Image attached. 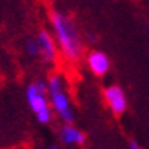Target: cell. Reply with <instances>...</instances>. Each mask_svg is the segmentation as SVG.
Returning a JSON list of instances; mask_svg holds the SVG:
<instances>
[{
  "instance_id": "1",
  "label": "cell",
  "mask_w": 149,
  "mask_h": 149,
  "mask_svg": "<svg viewBox=\"0 0 149 149\" xmlns=\"http://www.w3.org/2000/svg\"><path fill=\"white\" fill-rule=\"evenodd\" d=\"M50 22L55 33V41L63 55L69 61H78L82 55L84 46L72 20L58 11H53L50 14Z\"/></svg>"
},
{
  "instance_id": "9",
  "label": "cell",
  "mask_w": 149,
  "mask_h": 149,
  "mask_svg": "<svg viewBox=\"0 0 149 149\" xmlns=\"http://www.w3.org/2000/svg\"><path fill=\"white\" fill-rule=\"evenodd\" d=\"M130 148H131V149H139L140 145H139L135 140H131V141H130Z\"/></svg>"
},
{
  "instance_id": "7",
  "label": "cell",
  "mask_w": 149,
  "mask_h": 149,
  "mask_svg": "<svg viewBox=\"0 0 149 149\" xmlns=\"http://www.w3.org/2000/svg\"><path fill=\"white\" fill-rule=\"evenodd\" d=\"M59 140L63 145L67 146H73V145L82 146L87 141V135L81 130H78L76 126H73L72 123H65L59 131Z\"/></svg>"
},
{
  "instance_id": "3",
  "label": "cell",
  "mask_w": 149,
  "mask_h": 149,
  "mask_svg": "<svg viewBox=\"0 0 149 149\" xmlns=\"http://www.w3.org/2000/svg\"><path fill=\"white\" fill-rule=\"evenodd\" d=\"M47 96L50 97V104H52V110L55 111L59 119L64 122V123H73L74 120V113L70 104L69 94L65 93L64 88L56 90V91H50L47 93Z\"/></svg>"
},
{
  "instance_id": "2",
  "label": "cell",
  "mask_w": 149,
  "mask_h": 149,
  "mask_svg": "<svg viewBox=\"0 0 149 149\" xmlns=\"http://www.w3.org/2000/svg\"><path fill=\"white\" fill-rule=\"evenodd\" d=\"M26 100H28L33 114L49 110L50 104H49V99H47V84L43 82V81L32 82L26 88Z\"/></svg>"
},
{
  "instance_id": "5",
  "label": "cell",
  "mask_w": 149,
  "mask_h": 149,
  "mask_svg": "<svg viewBox=\"0 0 149 149\" xmlns=\"http://www.w3.org/2000/svg\"><path fill=\"white\" fill-rule=\"evenodd\" d=\"M37 44H38V50L41 55L44 63H55L56 59V43L52 38V35L47 31H40L37 35Z\"/></svg>"
},
{
  "instance_id": "8",
  "label": "cell",
  "mask_w": 149,
  "mask_h": 149,
  "mask_svg": "<svg viewBox=\"0 0 149 149\" xmlns=\"http://www.w3.org/2000/svg\"><path fill=\"white\" fill-rule=\"evenodd\" d=\"M24 47H26L28 55H31V56H38V55H40L38 44H37V40H35V38H28V40H26Z\"/></svg>"
},
{
  "instance_id": "6",
  "label": "cell",
  "mask_w": 149,
  "mask_h": 149,
  "mask_svg": "<svg viewBox=\"0 0 149 149\" xmlns=\"http://www.w3.org/2000/svg\"><path fill=\"white\" fill-rule=\"evenodd\" d=\"M87 65L91 70L94 76H105L110 72V58L107 56V53L99 52V50H93L87 55Z\"/></svg>"
},
{
  "instance_id": "4",
  "label": "cell",
  "mask_w": 149,
  "mask_h": 149,
  "mask_svg": "<svg viewBox=\"0 0 149 149\" xmlns=\"http://www.w3.org/2000/svg\"><path fill=\"white\" fill-rule=\"evenodd\" d=\"M104 97L107 105L110 107V110L113 111V114L116 116H122L126 108H128V100L125 96V91L122 90V87L119 85H110L107 87L104 91Z\"/></svg>"
}]
</instances>
